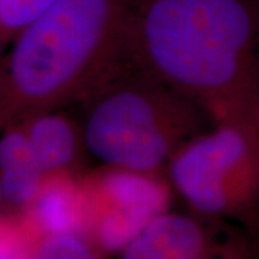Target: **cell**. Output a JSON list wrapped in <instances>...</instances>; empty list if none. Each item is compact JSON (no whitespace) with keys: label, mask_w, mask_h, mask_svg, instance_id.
<instances>
[{"label":"cell","mask_w":259,"mask_h":259,"mask_svg":"<svg viewBox=\"0 0 259 259\" xmlns=\"http://www.w3.org/2000/svg\"><path fill=\"white\" fill-rule=\"evenodd\" d=\"M5 47V44L2 42V39H0V52H2V48ZM0 64H2V54H0Z\"/></svg>","instance_id":"13"},{"label":"cell","mask_w":259,"mask_h":259,"mask_svg":"<svg viewBox=\"0 0 259 259\" xmlns=\"http://www.w3.org/2000/svg\"><path fill=\"white\" fill-rule=\"evenodd\" d=\"M140 0H58L0 64V131L81 102L128 65Z\"/></svg>","instance_id":"2"},{"label":"cell","mask_w":259,"mask_h":259,"mask_svg":"<svg viewBox=\"0 0 259 259\" xmlns=\"http://www.w3.org/2000/svg\"><path fill=\"white\" fill-rule=\"evenodd\" d=\"M183 213L156 216L120 252L125 259H209L259 256L250 232L225 231L222 219Z\"/></svg>","instance_id":"6"},{"label":"cell","mask_w":259,"mask_h":259,"mask_svg":"<svg viewBox=\"0 0 259 259\" xmlns=\"http://www.w3.org/2000/svg\"><path fill=\"white\" fill-rule=\"evenodd\" d=\"M82 232L102 255L120 253L156 216L168 210L171 183L163 176L105 166L79 177Z\"/></svg>","instance_id":"5"},{"label":"cell","mask_w":259,"mask_h":259,"mask_svg":"<svg viewBox=\"0 0 259 259\" xmlns=\"http://www.w3.org/2000/svg\"><path fill=\"white\" fill-rule=\"evenodd\" d=\"M58 0H0V39L5 45Z\"/></svg>","instance_id":"11"},{"label":"cell","mask_w":259,"mask_h":259,"mask_svg":"<svg viewBox=\"0 0 259 259\" xmlns=\"http://www.w3.org/2000/svg\"><path fill=\"white\" fill-rule=\"evenodd\" d=\"M166 175L194 213L259 236V130L216 124L177 151Z\"/></svg>","instance_id":"4"},{"label":"cell","mask_w":259,"mask_h":259,"mask_svg":"<svg viewBox=\"0 0 259 259\" xmlns=\"http://www.w3.org/2000/svg\"><path fill=\"white\" fill-rule=\"evenodd\" d=\"M5 210V200H3V193H2V187H0V213Z\"/></svg>","instance_id":"12"},{"label":"cell","mask_w":259,"mask_h":259,"mask_svg":"<svg viewBox=\"0 0 259 259\" xmlns=\"http://www.w3.org/2000/svg\"><path fill=\"white\" fill-rule=\"evenodd\" d=\"M130 61L214 125L259 130V0H140Z\"/></svg>","instance_id":"1"},{"label":"cell","mask_w":259,"mask_h":259,"mask_svg":"<svg viewBox=\"0 0 259 259\" xmlns=\"http://www.w3.org/2000/svg\"><path fill=\"white\" fill-rule=\"evenodd\" d=\"M81 104L90 156L146 175L167 176L177 151L214 125L197 104L131 62Z\"/></svg>","instance_id":"3"},{"label":"cell","mask_w":259,"mask_h":259,"mask_svg":"<svg viewBox=\"0 0 259 259\" xmlns=\"http://www.w3.org/2000/svg\"><path fill=\"white\" fill-rule=\"evenodd\" d=\"M33 258H104L102 252L81 231L45 235L37 241Z\"/></svg>","instance_id":"10"},{"label":"cell","mask_w":259,"mask_h":259,"mask_svg":"<svg viewBox=\"0 0 259 259\" xmlns=\"http://www.w3.org/2000/svg\"><path fill=\"white\" fill-rule=\"evenodd\" d=\"M79 177L81 175L71 173L49 175L33 202L23 210L36 229L39 239L51 233L82 232Z\"/></svg>","instance_id":"9"},{"label":"cell","mask_w":259,"mask_h":259,"mask_svg":"<svg viewBox=\"0 0 259 259\" xmlns=\"http://www.w3.org/2000/svg\"><path fill=\"white\" fill-rule=\"evenodd\" d=\"M45 177L23 124L18 122L0 131V187L5 209L26 210Z\"/></svg>","instance_id":"8"},{"label":"cell","mask_w":259,"mask_h":259,"mask_svg":"<svg viewBox=\"0 0 259 259\" xmlns=\"http://www.w3.org/2000/svg\"><path fill=\"white\" fill-rule=\"evenodd\" d=\"M22 124L45 176L85 173L83 158L90 153L85 146L81 122L59 110H52L35 114L22 121Z\"/></svg>","instance_id":"7"}]
</instances>
